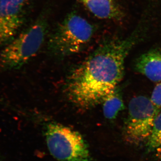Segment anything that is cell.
<instances>
[{
	"mask_svg": "<svg viewBox=\"0 0 161 161\" xmlns=\"http://www.w3.org/2000/svg\"><path fill=\"white\" fill-rule=\"evenodd\" d=\"M136 40L131 37L101 43L70 74L65 88L69 100L84 110L102 103L123 78L125 60Z\"/></svg>",
	"mask_w": 161,
	"mask_h": 161,
	"instance_id": "cell-1",
	"label": "cell"
},
{
	"mask_svg": "<svg viewBox=\"0 0 161 161\" xmlns=\"http://www.w3.org/2000/svg\"><path fill=\"white\" fill-rule=\"evenodd\" d=\"M47 25L40 19L0 52V71L19 69L36 56L45 40Z\"/></svg>",
	"mask_w": 161,
	"mask_h": 161,
	"instance_id": "cell-2",
	"label": "cell"
},
{
	"mask_svg": "<svg viewBox=\"0 0 161 161\" xmlns=\"http://www.w3.org/2000/svg\"><path fill=\"white\" fill-rule=\"evenodd\" d=\"M44 136L50 153L58 161H93L83 136L57 123L47 124Z\"/></svg>",
	"mask_w": 161,
	"mask_h": 161,
	"instance_id": "cell-3",
	"label": "cell"
},
{
	"mask_svg": "<svg viewBox=\"0 0 161 161\" xmlns=\"http://www.w3.org/2000/svg\"><path fill=\"white\" fill-rule=\"evenodd\" d=\"M94 32V27L86 19L71 13L58 26L50 39L49 49L59 57L75 54L86 46Z\"/></svg>",
	"mask_w": 161,
	"mask_h": 161,
	"instance_id": "cell-4",
	"label": "cell"
},
{
	"mask_svg": "<svg viewBox=\"0 0 161 161\" xmlns=\"http://www.w3.org/2000/svg\"><path fill=\"white\" fill-rule=\"evenodd\" d=\"M159 111L151 99L144 96L134 97L128 108L124 136L128 142L138 145L149 138Z\"/></svg>",
	"mask_w": 161,
	"mask_h": 161,
	"instance_id": "cell-5",
	"label": "cell"
},
{
	"mask_svg": "<svg viewBox=\"0 0 161 161\" xmlns=\"http://www.w3.org/2000/svg\"><path fill=\"white\" fill-rule=\"evenodd\" d=\"M29 0H0V50L17 36Z\"/></svg>",
	"mask_w": 161,
	"mask_h": 161,
	"instance_id": "cell-6",
	"label": "cell"
},
{
	"mask_svg": "<svg viewBox=\"0 0 161 161\" xmlns=\"http://www.w3.org/2000/svg\"><path fill=\"white\" fill-rule=\"evenodd\" d=\"M136 71L153 82L161 81V52L153 50L139 57L135 64Z\"/></svg>",
	"mask_w": 161,
	"mask_h": 161,
	"instance_id": "cell-7",
	"label": "cell"
},
{
	"mask_svg": "<svg viewBox=\"0 0 161 161\" xmlns=\"http://www.w3.org/2000/svg\"><path fill=\"white\" fill-rule=\"evenodd\" d=\"M86 9L100 19L119 20L122 11L116 0H78Z\"/></svg>",
	"mask_w": 161,
	"mask_h": 161,
	"instance_id": "cell-8",
	"label": "cell"
},
{
	"mask_svg": "<svg viewBox=\"0 0 161 161\" xmlns=\"http://www.w3.org/2000/svg\"><path fill=\"white\" fill-rule=\"evenodd\" d=\"M102 103L103 115L110 120L115 119L125 108L121 93L117 87L107 96Z\"/></svg>",
	"mask_w": 161,
	"mask_h": 161,
	"instance_id": "cell-9",
	"label": "cell"
},
{
	"mask_svg": "<svg viewBox=\"0 0 161 161\" xmlns=\"http://www.w3.org/2000/svg\"><path fill=\"white\" fill-rule=\"evenodd\" d=\"M161 147V110L156 117L151 134L147 140V150L148 152H152Z\"/></svg>",
	"mask_w": 161,
	"mask_h": 161,
	"instance_id": "cell-10",
	"label": "cell"
},
{
	"mask_svg": "<svg viewBox=\"0 0 161 161\" xmlns=\"http://www.w3.org/2000/svg\"><path fill=\"white\" fill-rule=\"evenodd\" d=\"M151 101L156 108L161 110V81L155 87L151 95Z\"/></svg>",
	"mask_w": 161,
	"mask_h": 161,
	"instance_id": "cell-11",
	"label": "cell"
},
{
	"mask_svg": "<svg viewBox=\"0 0 161 161\" xmlns=\"http://www.w3.org/2000/svg\"><path fill=\"white\" fill-rule=\"evenodd\" d=\"M156 150H157L159 155H160V156L161 157V147H160L159 148H158Z\"/></svg>",
	"mask_w": 161,
	"mask_h": 161,
	"instance_id": "cell-12",
	"label": "cell"
},
{
	"mask_svg": "<svg viewBox=\"0 0 161 161\" xmlns=\"http://www.w3.org/2000/svg\"><path fill=\"white\" fill-rule=\"evenodd\" d=\"M0 161H3V160L1 158H0Z\"/></svg>",
	"mask_w": 161,
	"mask_h": 161,
	"instance_id": "cell-13",
	"label": "cell"
}]
</instances>
